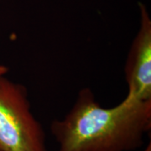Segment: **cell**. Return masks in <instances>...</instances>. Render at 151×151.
I'll list each match as a JSON object with an SVG mask.
<instances>
[{"label":"cell","mask_w":151,"mask_h":151,"mask_svg":"<svg viewBox=\"0 0 151 151\" xmlns=\"http://www.w3.org/2000/svg\"><path fill=\"white\" fill-rule=\"evenodd\" d=\"M8 71H9L8 67L6 65H4V64L0 63V76L6 75L8 73Z\"/></svg>","instance_id":"cell-4"},{"label":"cell","mask_w":151,"mask_h":151,"mask_svg":"<svg viewBox=\"0 0 151 151\" xmlns=\"http://www.w3.org/2000/svg\"><path fill=\"white\" fill-rule=\"evenodd\" d=\"M150 129L151 100L124 97L106 108L89 88L81 89L68 113L50 126L58 151L134 150Z\"/></svg>","instance_id":"cell-1"},{"label":"cell","mask_w":151,"mask_h":151,"mask_svg":"<svg viewBox=\"0 0 151 151\" xmlns=\"http://www.w3.org/2000/svg\"><path fill=\"white\" fill-rule=\"evenodd\" d=\"M0 151H47L27 89L6 75L0 76Z\"/></svg>","instance_id":"cell-2"},{"label":"cell","mask_w":151,"mask_h":151,"mask_svg":"<svg viewBox=\"0 0 151 151\" xmlns=\"http://www.w3.org/2000/svg\"><path fill=\"white\" fill-rule=\"evenodd\" d=\"M140 24L127 56L124 73L127 98L151 100V19L145 6L139 4Z\"/></svg>","instance_id":"cell-3"},{"label":"cell","mask_w":151,"mask_h":151,"mask_svg":"<svg viewBox=\"0 0 151 151\" xmlns=\"http://www.w3.org/2000/svg\"><path fill=\"white\" fill-rule=\"evenodd\" d=\"M143 151H151V144H150V142L149 143V145L146 146V148Z\"/></svg>","instance_id":"cell-5"}]
</instances>
